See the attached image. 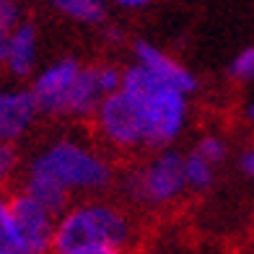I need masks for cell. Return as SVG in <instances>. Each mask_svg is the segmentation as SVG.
Returning <instances> with one entry per match:
<instances>
[{
  "label": "cell",
  "instance_id": "cell-21",
  "mask_svg": "<svg viewBox=\"0 0 254 254\" xmlns=\"http://www.w3.org/2000/svg\"><path fill=\"white\" fill-rule=\"evenodd\" d=\"M241 117H244L247 125L254 127V101H247V104H244V109H241Z\"/></svg>",
  "mask_w": 254,
  "mask_h": 254
},
{
  "label": "cell",
  "instance_id": "cell-24",
  "mask_svg": "<svg viewBox=\"0 0 254 254\" xmlns=\"http://www.w3.org/2000/svg\"><path fill=\"white\" fill-rule=\"evenodd\" d=\"M0 67H5V42H0Z\"/></svg>",
  "mask_w": 254,
  "mask_h": 254
},
{
  "label": "cell",
  "instance_id": "cell-8",
  "mask_svg": "<svg viewBox=\"0 0 254 254\" xmlns=\"http://www.w3.org/2000/svg\"><path fill=\"white\" fill-rule=\"evenodd\" d=\"M39 114V104L31 91L0 88V143L21 140Z\"/></svg>",
  "mask_w": 254,
  "mask_h": 254
},
{
  "label": "cell",
  "instance_id": "cell-7",
  "mask_svg": "<svg viewBox=\"0 0 254 254\" xmlns=\"http://www.w3.org/2000/svg\"><path fill=\"white\" fill-rule=\"evenodd\" d=\"M80 60L75 57H60L52 65H47L44 70L34 78L31 94L39 104V112L52 114V117H63V107L67 99V91H70L73 80L80 73Z\"/></svg>",
  "mask_w": 254,
  "mask_h": 254
},
{
  "label": "cell",
  "instance_id": "cell-17",
  "mask_svg": "<svg viewBox=\"0 0 254 254\" xmlns=\"http://www.w3.org/2000/svg\"><path fill=\"white\" fill-rule=\"evenodd\" d=\"M194 151H197L202 158H207L210 164H221V161L226 158V140L221 135H202L197 145H194Z\"/></svg>",
  "mask_w": 254,
  "mask_h": 254
},
{
  "label": "cell",
  "instance_id": "cell-2",
  "mask_svg": "<svg viewBox=\"0 0 254 254\" xmlns=\"http://www.w3.org/2000/svg\"><path fill=\"white\" fill-rule=\"evenodd\" d=\"M122 88L130 94L148 132V145L166 148L182 135L190 114V101L182 88L161 80L140 63L130 65L122 75Z\"/></svg>",
  "mask_w": 254,
  "mask_h": 254
},
{
  "label": "cell",
  "instance_id": "cell-10",
  "mask_svg": "<svg viewBox=\"0 0 254 254\" xmlns=\"http://www.w3.org/2000/svg\"><path fill=\"white\" fill-rule=\"evenodd\" d=\"M135 60L143 67H148L153 75H158L161 80L182 88L184 94H194V91H197V78H194L184 65H179L174 57H169L164 50H158L151 42H137L135 44Z\"/></svg>",
  "mask_w": 254,
  "mask_h": 254
},
{
  "label": "cell",
  "instance_id": "cell-1",
  "mask_svg": "<svg viewBox=\"0 0 254 254\" xmlns=\"http://www.w3.org/2000/svg\"><path fill=\"white\" fill-rule=\"evenodd\" d=\"M135 228L122 207L86 200L57 215L52 252L57 254H120L130 249Z\"/></svg>",
  "mask_w": 254,
  "mask_h": 254
},
{
  "label": "cell",
  "instance_id": "cell-23",
  "mask_svg": "<svg viewBox=\"0 0 254 254\" xmlns=\"http://www.w3.org/2000/svg\"><path fill=\"white\" fill-rule=\"evenodd\" d=\"M107 37H109V42H120V39H122V31H120V29H109Z\"/></svg>",
  "mask_w": 254,
  "mask_h": 254
},
{
  "label": "cell",
  "instance_id": "cell-11",
  "mask_svg": "<svg viewBox=\"0 0 254 254\" xmlns=\"http://www.w3.org/2000/svg\"><path fill=\"white\" fill-rule=\"evenodd\" d=\"M37 65V26L21 24L5 39V70L13 78H26Z\"/></svg>",
  "mask_w": 254,
  "mask_h": 254
},
{
  "label": "cell",
  "instance_id": "cell-12",
  "mask_svg": "<svg viewBox=\"0 0 254 254\" xmlns=\"http://www.w3.org/2000/svg\"><path fill=\"white\" fill-rule=\"evenodd\" d=\"M31 197H37L44 207H50L55 215H63L67 207H70V192H65L60 184H55L50 179H42V177H26V187H24Z\"/></svg>",
  "mask_w": 254,
  "mask_h": 254
},
{
  "label": "cell",
  "instance_id": "cell-15",
  "mask_svg": "<svg viewBox=\"0 0 254 254\" xmlns=\"http://www.w3.org/2000/svg\"><path fill=\"white\" fill-rule=\"evenodd\" d=\"M0 254H18V241L13 221H10V202L0 197Z\"/></svg>",
  "mask_w": 254,
  "mask_h": 254
},
{
  "label": "cell",
  "instance_id": "cell-18",
  "mask_svg": "<svg viewBox=\"0 0 254 254\" xmlns=\"http://www.w3.org/2000/svg\"><path fill=\"white\" fill-rule=\"evenodd\" d=\"M21 24V5L18 0H0V42L8 39V34Z\"/></svg>",
  "mask_w": 254,
  "mask_h": 254
},
{
  "label": "cell",
  "instance_id": "cell-9",
  "mask_svg": "<svg viewBox=\"0 0 254 254\" xmlns=\"http://www.w3.org/2000/svg\"><path fill=\"white\" fill-rule=\"evenodd\" d=\"M104 96H107V91H104V83L99 78V65H83L78 78L73 80L70 91H67L63 117H75V120L94 117Z\"/></svg>",
  "mask_w": 254,
  "mask_h": 254
},
{
  "label": "cell",
  "instance_id": "cell-5",
  "mask_svg": "<svg viewBox=\"0 0 254 254\" xmlns=\"http://www.w3.org/2000/svg\"><path fill=\"white\" fill-rule=\"evenodd\" d=\"M96 130L101 140L117 148V151H143L148 145V132L137 107L132 104L130 94L120 86L114 94L104 96L99 109L94 114Z\"/></svg>",
  "mask_w": 254,
  "mask_h": 254
},
{
  "label": "cell",
  "instance_id": "cell-16",
  "mask_svg": "<svg viewBox=\"0 0 254 254\" xmlns=\"http://www.w3.org/2000/svg\"><path fill=\"white\" fill-rule=\"evenodd\" d=\"M228 75L236 80V83H249L254 80V47L241 50L228 65Z\"/></svg>",
  "mask_w": 254,
  "mask_h": 254
},
{
  "label": "cell",
  "instance_id": "cell-13",
  "mask_svg": "<svg viewBox=\"0 0 254 254\" xmlns=\"http://www.w3.org/2000/svg\"><path fill=\"white\" fill-rule=\"evenodd\" d=\"M55 10L80 24H101L107 18V0H50Z\"/></svg>",
  "mask_w": 254,
  "mask_h": 254
},
{
  "label": "cell",
  "instance_id": "cell-6",
  "mask_svg": "<svg viewBox=\"0 0 254 254\" xmlns=\"http://www.w3.org/2000/svg\"><path fill=\"white\" fill-rule=\"evenodd\" d=\"M10 202V221H13L18 254H42L52 249V236L57 226V215L44 207L37 197L24 190L16 192Z\"/></svg>",
  "mask_w": 254,
  "mask_h": 254
},
{
  "label": "cell",
  "instance_id": "cell-4",
  "mask_svg": "<svg viewBox=\"0 0 254 254\" xmlns=\"http://www.w3.org/2000/svg\"><path fill=\"white\" fill-rule=\"evenodd\" d=\"M187 190L184 156L166 148H161L145 166L130 171L125 179L127 197L145 205H169L179 200Z\"/></svg>",
  "mask_w": 254,
  "mask_h": 254
},
{
  "label": "cell",
  "instance_id": "cell-19",
  "mask_svg": "<svg viewBox=\"0 0 254 254\" xmlns=\"http://www.w3.org/2000/svg\"><path fill=\"white\" fill-rule=\"evenodd\" d=\"M16 164H18V156L13 151V143H0V187L16 171Z\"/></svg>",
  "mask_w": 254,
  "mask_h": 254
},
{
  "label": "cell",
  "instance_id": "cell-22",
  "mask_svg": "<svg viewBox=\"0 0 254 254\" xmlns=\"http://www.w3.org/2000/svg\"><path fill=\"white\" fill-rule=\"evenodd\" d=\"M117 5H122V8H143V5H148L151 0H114Z\"/></svg>",
  "mask_w": 254,
  "mask_h": 254
},
{
  "label": "cell",
  "instance_id": "cell-14",
  "mask_svg": "<svg viewBox=\"0 0 254 254\" xmlns=\"http://www.w3.org/2000/svg\"><path fill=\"white\" fill-rule=\"evenodd\" d=\"M184 177H187V187L192 192H205L213 187L215 164L202 158L197 151H192L190 156H184Z\"/></svg>",
  "mask_w": 254,
  "mask_h": 254
},
{
  "label": "cell",
  "instance_id": "cell-3",
  "mask_svg": "<svg viewBox=\"0 0 254 254\" xmlns=\"http://www.w3.org/2000/svg\"><path fill=\"white\" fill-rule=\"evenodd\" d=\"M31 177L50 179L70 194H96L112 187L114 169L91 145L75 140H55L31 161Z\"/></svg>",
  "mask_w": 254,
  "mask_h": 254
},
{
  "label": "cell",
  "instance_id": "cell-20",
  "mask_svg": "<svg viewBox=\"0 0 254 254\" xmlns=\"http://www.w3.org/2000/svg\"><path fill=\"white\" fill-rule=\"evenodd\" d=\"M239 169H241V174L254 179V145L247 148V151H241L239 156Z\"/></svg>",
  "mask_w": 254,
  "mask_h": 254
}]
</instances>
